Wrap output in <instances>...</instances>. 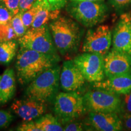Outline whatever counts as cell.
<instances>
[{
	"mask_svg": "<svg viewBox=\"0 0 131 131\" xmlns=\"http://www.w3.org/2000/svg\"><path fill=\"white\" fill-rule=\"evenodd\" d=\"M16 91V78L15 70L7 68L1 75L0 80V105L10 100Z\"/></svg>",
	"mask_w": 131,
	"mask_h": 131,
	"instance_id": "cell-16",
	"label": "cell"
},
{
	"mask_svg": "<svg viewBox=\"0 0 131 131\" xmlns=\"http://www.w3.org/2000/svg\"><path fill=\"white\" fill-rule=\"evenodd\" d=\"M107 78L131 72V55L112 49L104 57Z\"/></svg>",
	"mask_w": 131,
	"mask_h": 131,
	"instance_id": "cell-12",
	"label": "cell"
},
{
	"mask_svg": "<svg viewBox=\"0 0 131 131\" xmlns=\"http://www.w3.org/2000/svg\"><path fill=\"white\" fill-rule=\"evenodd\" d=\"M73 62L89 83L102 81L105 78L104 57L96 53L84 52L75 57Z\"/></svg>",
	"mask_w": 131,
	"mask_h": 131,
	"instance_id": "cell-8",
	"label": "cell"
},
{
	"mask_svg": "<svg viewBox=\"0 0 131 131\" xmlns=\"http://www.w3.org/2000/svg\"><path fill=\"white\" fill-rule=\"evenodd\" d=\"M83 130V124L79 122H72L64 127V130L65 131H80Z\"/></svg>",
	"mask_w": 131,
	"mask_h": 131,
	"instance_id": "cell-29",
	"label": "cell"
},
{
	"mask_svg": "<svg viewBox=\"0 0 131 131\" xmlns=\"http://www.w3.org/2000/svg\"><path fill=\"white\" fill-rule=\"evenodd\" d=\"M11 109L23 120L32 121L45 114L47 106L45 101L27 97L15 100L11 106Z\"/></svg>",
	"mask_w": 131,
	"mask_h": 131,
	"instance_id": "cell-11",
	"label": "cell"
},
{
	"mask_svg": "<svg viewBox=\"0 0 131 131\" xmlns=\"http://www.w3.org/2000/svg\"><path fill=\"white\" fill-rule=\"evenodd\" d=\"M41 131H63L64 128L57 117L51 114L41 116L35 120Z\"/></svg>",
	"mask_w": 131,
	"mask_h": 131,
	"instance_id": "cell-19",
	"label": "cell"
},
{
	"mask_svg": "<svg viewBox=\"0 0 131 131\" xmlns=\"http://www.w3.org/2000/svg\"><path fill=\"white\" fill-rule=\"evenodd\" d=\"M67 10L73 19L86 27L102 23L107 14V7L101 1H72Z\"/></svg>",
	"mask_w": 131,
	"mask_h": 131,
	"instance_id": "cell-4",
	"label": "cell"
},
{
	"mask_svg": "<svg viewBox=\"0 0 131 131\" xmlns=\"http://www.w3.org/2000/svg\"><path fill=\"white\" fill-rule=\"evenodd\" d=\"M112 41V32L109 26H98L88 31L82 50L83 52L96 53L104 57L109 52Z\"/></svg>",
	"mask_w": 131,
	"mask_h": 131,
	"instance_id": "cell-9",
	"label": "cell"
},
{
	"mask_svg": "<svg viewBox=\"0 0 131 131\" xmlns=\"http://www.w3.org/2000/svg\"><path fill=\"white\" fill-rule=\"evenodd\" d=\"M88 119L96 130L118 131L123 129L122 119L117 113L89 112Z\"/></svg>",
	"mask_w": 131,
	"mask_h": 131,
	"instance_id": "cell-14",
	"label": "cell"
},
{
	"mask_svg": "<svg viewBox=\"0 0 131 131\" xmlns=\"http://www.w3.org/2000/svg\"><path fill=\"white\" fill-rule=\"evenodd\" d=\"M121 103L120 112L123 115L131 114V91L128 93L120 95Z\"/></svg>",
	"mask_w": 131,
	"mask_h": 131,
	"instance_id": "cell-24",
	"label": "cell"
},
{
	"mask_svg": "<svg viewBox=\"0 0 131 131\" xmlns=\"http://www.w3.org/2000/svg\"><path fill=\"white\" fill-rule=\"evenodd\" d=\"M1 75H0V80H1Z\"/></svg>",
	"mask_w": 131,
	"mask_h": 131,
	"instance_id": "cell-34",
	"label": "cell"
},
{
	"mask_svg": "<svg viewBox=\"0 0 131 131\" xmlns=\"http://www.w3.org/2000/svg\"><path fill=\"white\" fill-rule=\"evenodd\" d=\"M93 87L123 95L131 91V72L117 75L93 83Z\"/></svg>",
	"mask_w": 131,
	"mask_h": 131,
	"instance_id": "cell-15",
	"label": "cell"
},
{
	"mask_svg": "<svg viewBox=\"0 0 131 131\" xmlns=\"http://www.w3.org/2000/svg\"><path fill=\"white\" fill-rule=\"evenodd\" d=\"M14 116L9 112L0 110V129L7 127L14 119Z\"/></svg>",
	"mask_w": 131,
	"mask_h": 131,
	"instance_id": "cell-26",
	"label": "cell"
},
{
	"mask_svg": "<svg viewBox=\"0 0 131 131\" xmlns=\"http://www.w3.org/2000/svg\"><path fill=\"white\" fill-rule=\"evenodd\" d=\"M61 68L55 65L46 70L30 82L26 90V97L46 103L55 97L60 86Z\"/></svg>",
	"mask_w": 131,
	"mask_h": 131,
	"instance_id": "cell-3",
	"label": "cell"
},
{
	"mask_svg": "<svg viewBox=\"0 0 131 131\" xmlns=\"http://www.w3.org/2000/svg\"><path fill=\"white\" fill-rule=\"evenodd\" d=\"M72 1H102L103 0H71Z\"/></svg>",
	"mask_w": 131,
	"mask_h": 131,
	"instance_id": "cell-33",
	"label": "cell"
},
{
	"mask_svg": "<svg viewBox=\"0 0 131 131\" xmlns=\"http://www.w3.org/2000/svg\"><path fill=\"white\" fill-rule=\"evenodd\" d=\"M38 9V5L35 1V3L30 9L21 13V18H22L23 22L27 30L30 29V27L32 26Z\"/></svg>",
	"mask_w": 131,
	"mask_h": 131,
	"instance_id": "cell-21",
	"label": "cell"
},
{
	"mask_svg": "<svg viewBox=\"0 0 131 131\" xmlns=\"http://www.w3.org/2000/svg\"><path fill=\"white\" fill-rule=\"evenodd\" d=\"M59 57L29 49L21 48L16 57V77L22 85L29 84L46 70L56 65Z\"/></svg>",
	"mask_w": 131,
	"mask_h": 131,
	"instance_id": "cell-1",
	"label": "cell"
},
{
	"mask_svg": "<svg viewBox=\"0 0 131 131\" xmlns=\"http://www.w3.org/2000/svg\"><path fill=\"white\" fill-rule=\"evenodd\" d=\"M13 14L3 1H0V24L10 23Z\"/></svg>",
	"mask_w": 131,
	"mask_h": 131,
	"instance_id": "cell-25",
	"label": "cell"
},
{
	"mask_svg": "<svg viewBox=\"0 0 131 131\" xmlns=\"http://www.w3.org/2000/svg\"><path fill=\"white\" fill-rule=\"evenodd\" d=\"M94 88L83 96L86 111L120 113L122 100L119 95L107 90Z\"/></svg>",
	"mask_w": 131,
	"mask_h": 131,
	"instance_id": "cell-6",
	"label": "cell"
},
{
	"mask_svg": "<svg viewBox=\"0 0 131 131\" xmlns=\"http://www.w3.org/2000/svg\"><path fill=\"white\" fill-rule=\"evenodd\" d=\"M53 111L58 120L62 123L72 122L86 111L83 96L77 92L58 93L54 98Z\"/></svg>",
	"mask_w": 131,
	"mask_h": 131,
	"instance_id": "cell-5",
	"label": "cell"
},
{
	"mask_svg": "<svg viewBox=\"0 0 131 131\" xmlns=\"http://www.w3.org/2000/svg\"><path fill=\"white\" fill-rule=\"evenodd\" d=\"M42 6L50 11L58 10L66 4L67 0H37Z\"/></svg>",
	"mask_w": 131,
	"mask_h": 131,
	"instance_id": "cell-23",
	"label": "cell"
},
{
	"mask_svg": "<svg viewBox=\"0 0 131 131\" xmlns=\"http://www.w3.org/2000/svg\"><path fill=\"white\" fill-rule=\"evenodd\" d=\"M10 23L15 33L16 38H18L23 37L27 32V29L24 26L22 18H21V13L19 12L13 16Z\"/></svg>",
	"mask_w": 131,
	"mask_h": 131,
	"instance_id": "cell-20",
	"label": "cell"
},
{
	"mask_svg": "<svg viewBox=\"0 0 131 131\" xmlns=\"http://www.w3.org/2000/svg\"><path fill=\"white\" fill-rule=\"evenodd\" d=\"M18 41L15 40L0 42V63L9 64L16 56Z\"/></svg>",
	"mask_w": 131,
	"mask_h": 131,
	"instance_id": "cell-17",
	"label": "cell"
},
{
	"mask_svg": "<svg viewBox=\"0 0 131 131\" xmlns=\"http://www.w3.org/2000/svg\"><path fill=\"white\" fill-rule=\"evenodd\" d=\"M123 126L127 130H131V114L123 115L122 118Z\"/></svg>",
	"mask_w": 131,
	"mask_h": 131,
	"instance_id": "cell-32",
	"label": "cell"
},
{
	"mask_svg": "<svg viewBox=\"0 0 131 131\" xmlns=\"http://www.w3.org/2000/svg\"><path fill=\"white\" fill-rule=\"evenodd\" d=\"M60 86L64 92H77L81 89L86 80L72 60L63 63L60 72Z\"/></svg>",
	"mask_w": 131,
	"mask_h": 131,
	"instance_id": "cell-13",
	"label": "cell"
},
{
	"mask_svg": "<svg viewBox=\"0 0 131 131\" xmlns=\"http://www.w3.org/2000/svg\"><path fill=\"white\" fill-rule=\"evenodd\" d=\"M50 30L47 24L38 28L31 27L23 37L18 38L19 46L41 53L57 55L56 47Z\"/></svg>",
	"mask_w": 131,
	"mask_h": 131,
	"instance_id": "cell-7",
	"label": "cell"
},
{
	"mask_svg": "<svg viewBox=\"0 0 131 131\" xmlns=\"http://www.w3.org/2000/svg\"><path fill=\"white\" fill-rule=\"evenodd\" d=\"M112 3L118 9H123L130 4L131 0H112Z\"/></svg>",
	"mask_w": 131,
	"mask_h": 131,
	"instance_id": "cell-31",
	"label": "cell"
},
{
	"mask_svg": "<svg viewBox=\"0 0 131 131\" xmlns=\"http://www.w3.org/2000/svg\"><path fill=\"white\" fill-rule=\"evenodd\" d=\"M36 2L38 5V9L37 13L31 27L38 28V27H41L42 26L47 24V22H49L50 20L53 21L58 17L59 14H60L59 10L50 11L42 6L38 1L37 0Z\"/></svg>",
	"mask_w": 131,
	"mask_h": 131,
	"instance_id": "cell-18",
	"label": "cell"
},
{
	"mask_svg": "<svg viewBox=\"0 0 131 131\" xmlns=\"http://www.w3.org/2000/svg\"><path fill=\"white\" fill-rule=\"evenodd\" d=\"M54 44L60 53L65 55L75 51L79 46L81 30L72 19L60 16L49 25Z\"/></svg>",
	"mask_w": 131,
	"mask_h": 131,
	"instance_id": "cell-2",
	"label": "cell"
},
{
	"mask_svg": "<svg viewBox=\"0 0 131 131\" xmlns=\"http://www.w3.org/2000/svg\"><path fill=\"white\" fill-rule=\"evenodd\" d=\"M15 38H17L10 23L0 24V42L15 40Z\"/></svg>",
	"mask_w": 131,
	"mask_h": 131,
	"instance_id": "cell-22",
	"label": "cell"
},
{
	"mask_svg": "<svg viewBox=\"0 0 131 131\" xmlns=\"http://www.w3.org/2000/svg\"><path fill=\"white\" fill-rule=\"evenodd\" d=\"M112 49L131 55V15L120 16L112 35Z\"/></svg>",
	"mask_w": 131,
	"mask_h": 131,
	"instance_id": "cell-10",
	"label": "cell"
},
{
	"mask_svg": "<svg viewBox=\"0 0 131 131\" xmlns=\"http://www.w3.org/2000/svg\"><path fill=\"white\" fill-rule=\"evenodd\" d=\"M18 131H41L35 121H24L16 128Z\"/></svg>",
	"mask_w": 131,
	"mask_h": 131,
	"instance_id": "cell-27",
	"label": "cell"
},
{
	"mask_svg": "<svg viewBox=\"0 0 131 131\" xmlns=\"http://www.w3.org/2000/svg\"><path fill=\"white\" fill-rule=\"evenodd\" d=\"M0 1H3V0H0Z\"/></svg>",
	"mask_w": 131,
	"mask_h": 131,
	"instance_id": "cell-35",
	"label": "cell"
},
{
	"mask_svg": "<svg viewBox=\"0 0 131 131\" xmlns=\"http://www.w3.org/2000/svg\"><path fill=\"white\" fill-rule=\"evenodd\" d=\"M3 2L12 12L13 15L19 12V0H3Z\"/></svg>",
	"mask_w": 131,
	"mask_h": 131,
	"instance_id": "cell-28",
	"label": "cell"
},
{
	"mask_svg": "<svg viewBox=\"0 0 131 131\" xmlns=\"http://www.w3.org/2000/svg\"><path fill=\"white\" fill-rule=\"evenodd\" d=\"M37 0H19V12L23 13L30 9Z\"/></svg>",
	"mask_w": 131,
	"mask_h": 131,
	"instance_id": "cell-30",
	"label": "cell"
}]
</instances>
